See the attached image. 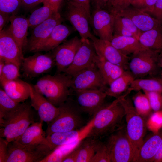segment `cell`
Here are the masks:
<instances>
[{
	"mask_svg": "<svg viewBox=\"0 0 162 162\" xmlns=\"http://www.w3.org/2000/svg\"><path fill=\"white\" fill-rule=\"evenodd\" d=\"M128 95L125 93L121 95L110 104L103 106L96 113L92 118V127L86 138L98 140L123 127L125 112L120 100Z\"/></svg>",
	"mask_w": 162,
	"mask_h": 162,
	"instance_id": "cell-1",
	"label": "cell"
},
{
	"mask_svg": "<svg viewBox=\"0 0 162 162\" xmlns=\"http://www.w3.org/2000/svg\"><path fill=\"white\" fill-rule=\"evenodd\" d=\"M71 79V77L64 73L46 75L38 79L34 86L48 101L58 107L68 99Z\"/></svg>",
	"mask_w": 162,
	"mask_h": 162,
	"instance_id": "cell-2",
	"label": "cell"
},
{
	"mask_svg": "<svg viewBox=\"0 0 162 162\" xmlns=\"http://www.w3.org/2000/svg\"><path fill=\"white\" fill-rule=\"evenodd\" d=\"M32 107L28 102L21 103L16 110L0 124V137L9 142L16 140L34 122Z\"/></svg>",
	"mask_w": 162,
	"mask_h": 162,
	"instance_id": "cell-3",
	"label": "cell"
},
{
	"mask_svg": "<svg viewBox=\"0 0 162 162\" xmlns=\"http://www.w3.org/2000/svg\"><path fill=\"white\" fill-rule=\"evenodd\" d=\"M120 102L125 110L126 132L133 148L134 158L144 141L146 130L145 123L129 98L124 97Z\"/></svg>",
	"mask_w": 162,
	"mask_h": 162,
	"instance_id": "cell-4",
	"label": "cell"
},
{
	"mask_svg": "<svg viewBox=\"0 0 162 162\" xmlns=\"http://www.w3.org/2000/svg\"><path fill=\"white\" fill-rule=\"evenodd\" d=\"M59 107L58 114L47 124L46 136L55 132L78 129L83 124L79 109L74 106L69 99Z\"/></svg>",
	"mask_w": 162,
	"mask_h": 162,
	"instance_id": "cell-5",
	"label": "cell"
},
{
	"mask_svg": "<svg viewBox=\"0 0 162 162\" xmlns=\"http://www.w3.org/2000/svg\"><path fill=\"white\" fill-rule=\"evenodd\" d=\"M52 151L47 146H29L14 140L8 143L6 162H40Z\"/></svg>",
	"mask_w": 162,
	"mask_h": 162,
	"instance_id": "cell-6",
	"label": "cell"
},
{
	"mask_svg": "<svg viewBox=\"0 0 162 162\" xmlns=\"http://www.w3.org/2000/svg\"><path fill=\"white\" fill-rule=\"evenodd\" d=\"M106 143L112 162H133V148L126 130L123 128L111 134Z\"/></svg>",
	"mask_w": 162,
	"mask_h": 162,
	"instance_id": "cell-7",
	"label": "cell"
},
{
	"mask_svg": "<svg viewBox=\"0 0 162 162\" xmlns=\"http://www.w3.org/2000/svg\"><path fill=\"white\" fill-rule=\"evenodd\" d=\"M160 52L145 49L132 54L128 67L135 78L153 74L156 70Z\"/></svg>",
	"mask_w": 162,
	"mask_h": 162,
	"instance_id": "cell-8",
	"label": "cell"
},
{
	"mask_svg": "<svg viewBox=\"0 0 162 162\" xmlns=\"http://www.w3.org/2000/svg\"><path fill=\"white\" fill-rule=\"evenodd\" d=\"M56 66L52 52L42 54L37 53L24 58L21 68L24 76L31 79L50 71Z\"/></svg>",
	"mask_w": 162,
	"mask_h": 162,
	"instance_id": "cell-9",
	"label": "cell"
},
{
	"mask_svg": "<svg viewBox=\"0 0 162 162\" xmlns=\"http://www.w3.org/2000/svg\"><path fill=\"white\" fill-rule=\"evenodd\" d=\"M89 39L81 38L82 43L72 63L64 73L72 77L83 70L96 65L98 54Z\"/></svg>",
	"mask_w": 162,
	"mask_h": 162,
	"instance_id": "cell-10",
	"label": "cell"
},
{
	"mask_svg": "<svg viewBox=\"0 0 162 162\" xmlns=\"http://www.w3.org/2000/svg\"><path fill=\"white\" fill-rule=\"evenodd\" d=\"M106 85L97 65L83 70L71 77V87L75 91L92 89L105 91Z\"/></svg>",
	"mask_w": 162,
	"mask_h": 162,
	"instance_id": "cell-11",
	"label": "cell"
},
{
	"mask_svg": "<svg viewBox=\"0 0 162 162\" xmlns=\"http://www.w3.org/2000/svg\"><path fill=\"white\" fill-rule=\"evenodd\" d=\"M82 42L81 38L76 36L52 51L56 67V74L64 73L71 64Z\"/></svg>",
	"mask_w": 162,
	"mask_h": 162,
	"instance_id": "cell-12",
	"label": "cell"
},
{
	"mask_svg": "<svg viewBox=\"0 0 162 162\" xmlns=\"http://www.w3.org/2000/svg\"><path fill=\"white\" fill-rule=\"evenodd\" d=\"M62 19L58 12L37 26L33 28L30 37L28 39L27 43L24 50L31 52H35L37 49L49 36L55 27L61 23Z\"/></svg>",
	"mask_w": 162,
	"mask_h": 162,
	"instance_id": "cell-13",
	"label": "cell"
},
{
	"mask_svg": "<svg viewBox=\"0 0 162 162\" xmlns=\"http://www.w3.org/2000/svg\"><path fill=\"white\" fill-rule=\"evenodd\" d=\"M24 57L9 28L0 32V60L10 63L20 68Z\"/></svg>",
	"mask_w": 162,
	"mask_h": 162,
	"instance_id": "cell-14",
	"label": "cell"
},
{
	"mask_svg": "<svg viewBox=\"0 0 162 162\" xmlns=\"http://www.w3.org/2000/svg\"><path fill=\"white\" fill-rule=\"evenodd\" d=\"M77 102L80 110L90 116L94 115L103 106L107 96L101 89L76 91Z\"/></svg>",
	"mask_w": 162,
	"mask_h": 162,
	"instance_id": "cell-15",
	"label": "cell"
},
{
	"mask_svg": "<svg viewBox=\"0 0 162 162\" xmlns=\"http://www.w3.org/2000/svg\"><path fill=\"white\" fill-rule=\"evenodd\" d=\"M90 20L94 33L99 38L110 41L113 35L114 16L104 9L95 8Z\"/></svg>",
	"mask_w": 162,
	"mask_h": 162,
	"instance_id": "cell-16",
	"label": "cell"
},
{
	"mask_svg": "<svg viewBox=\"0 0 162 162\" xmlns=\"http://www.w3.org/2000/svg\"><path fill=\"white\" fill-rule=\"evenodd\" d=\"M90 39L98 55L111 63L122 67L124 69L128 67L129 57L116 48L110 41L100 39L93 34Z\"/></svg>",
	"mask_w": 162,
	"mask_h": 162,
	"instance_id": "cell-17",
	"label": "cell"
},
{
	"mask_svg": "<svg viewBox=\"0 0 162 162\" xmlns=\"http://www.w3.org/2000/svg\"><path fill=\"white\" fill-rule=\"evenodd\" d=\"M30 104L38 112L40 119L47 124L51 122L58 114L59 107H56L47 99L34 87L30 84Z\"/></svg>",
	"mask_w": 162,
	"mask_h": 162,
	"instance_id": "cell-18",
	"label": "cell"
},
{
	"mask_svg": "<svg viewBox=\"0 0 162 162\" xmlns=\"http://www.w3.org/2000/svg\"><path fill=\"white\" fill-rule=\"evenodd\" d=\"M65 16L79 32L81 38H91L93 34L89 28L90 20L82 8L69 2Z\"/></svg>",
	"mask_w": 162,
	"mask_h": 162,
	"instance_id": "cell-19",
	"label": "cell"
},
{
	"mask_svg": "<svg viewBox=\"0 0 162 162\" xmlns=\"http://www.w3.org/2000/svg\"><path fill=\"white\" fill-rule=\"evenodd\" d=\"M92 118L80 129L66 132H56L47 135L46 138L50 143L52 151L60 146L74 141L79 138H86L93 126Z\"/></svg>",
	"mask_w": 162,
	"mask_h": 162,
	"instance_id": "cell-20",
	"label": "cell"
},
{
	"mask_svg": "<svg viewBox=\"0 0 162 162\" xmlns=\"http://www.w3.org/2000/svg\"><path fill=\"white\" fill-rule=\"evenodd\" d=\"M40 120V122H34L31 124L15 140L22 145L29 146H47L52 150L51 145L47 139L46 132L42 128L43 121Z\"/></svg>",
	"mask_w": 162,
	"mask_h": 162,
	"instance_id": "cell-21",
	"label": "cell"
},
{
	"mask_svg": "<svg viewBox=\"0 0 162 162\" xmlns=\"http://www.w3.org/2000/svg\"><path fill=\"white\" fill-rule=\"evenodd\" d=\"M116 16L125 17L130 19L141 32H145L162 25L156 19L146 12L131 5Z\"/></svg>",
	"mask_w": 162,
	"mask_h": 162,
	"instance_id": "cell-22",
	"label": "cell"
},
{
	"mask_svg": "<svg viewBox=\"0 0 162 162\" xmlns=\"http://www.w3.org/2000/svg\"><path fill=\"white\" fill-rule=\"evenodd\" d=\"M9 29L20 50L23 52L26 46L28 31L29 25L28 19L13 14L10 16Z\"/></svg>",
	"mask_w": 162,
	"mask_h": 162,
	"instance_id": "cell-23",
	"label": "cell"
},
{
	"mask_svg": "<svg viewBox=\"0 0 162 162\" xmlns=\"http://www.w3.org/2000/svg\"><path fill=\"white\" fill-rule=\"evenodd\" d=\"M162 142V134L156 133L144 140L133 162L153 161Z\"/></svg>",
	"mask_w": 162,
	"mask_h": 162,
	"instance_id": "cell-24",
	"label": "cell"
},
{
	"mask_svg": "<svg viewBox=\"0 0 162 162\" xmlns=\"http://www.w3.org/2000/svg\"><path fill=\"white\" fill-rule=\"evenodd\" d=\"M1 84L6 93L16 102H23L30 97V84L19 78L1 83Z\"/></svg>",
	"mask_w": 162,
	"mask_h": 162,
	"instance_id": "cell-25",
	"label": "cell"
},
{
	"mask_svg": "<svg viewBox=\"0 0 162 162\" xmlns=\"http://www.w3.org/2000/svg\"><path fill=\"white\" fill-rule=\"evenodd\" d=\"M70 28L60 23L54 28L49 36L37 49L35 52L52 51L65 40L71 33Z\"/></svg>",
	"mask_w": 162,
	"mask_h": 162,
	"instance_id": "cell-26",
	"label": "cell"
},
{
	"mask_svg": "<svg viewBox=\"0 0 162 162\" xmlns=\"http://www.w3.org/2000/svg\"><path fill=\"white\" fill-rule=\"evenodd\" d=\"M96 64L105 82L108 86L125 71L122 67L107 61L98 55Z\"/></svg>",
	"mask_w": 162,
	"mask_h": 162,
	"instance_id": "cell-27",
	"label": "cell"
},
{
	"mask_svg": "<svg viewBox=\"0 0 162 162\" xmlns=\"http://www.w3.org/2000/svg\"><path fill=\"white\" fill-rule=\"evenodd\" d=\"M110 41L116 48L127 56L146 49L134 37L113 35Z\"/></svg>",
	"mask_w": 162,
	"mask_h": 162,
	"instance_id": "cell-28",
	"label": "cell"
},
{
	"mask_svg": "<svg viewBox=\"0 0 162 162\" xmlns=\"http://www.w3.org/2000/svg\"><path fill=\"white\" fill-rule=\"evenodd\" d=\"M138 40L146 48L162 52V25L142 32Z\"/></svg>",
	"mask_w": 162,
	"mask_h": 162,
	"instance_id": "cell-29",
	"label": "cell"
},
{
	"mask_svg": "<svg viewBox=\"0 0 162 162\" xmlns=\"http://www.w3.org/2000/svg\"><path fill=\"white\" fill-rule=\"evenodd\" d=\"M135 79L130 72L125 71L123 74L110 83L105 92L107 96L118 98L127 91Z\"/></svg>",
	"mask_w": 162,
	"mask_h": 162,
	"instance_id": "cell-30",
	"label": "cell"
},
{
	"mask_svg": "<svg viewBox=\"0 0 162 162\" xmlns=\"http://www.w3.org/2000/svg\"><path fill=\"white\" fill-rule=\"evenodd\" d=\"M85 139L80 138L56 148L40 162H62L66 157L78 147Z\"/></svg>",
	"mask_w": 162,
	"mask_h": 162,
	"instance_id": "cell-31",
	"label": "cell"
},
{
	"mask_svg": "<svg viewBox=\"0 0 162 162\" xmlns=\"http://www.w3.org/2000/svg\"><path fill=\"white\" fill-rule=\"evenodd\" d=\"M155 91L162 94V83L159 78H135L126 92L128 94L132 91Z\"/></svg>",
	"mask_w": 162,
	"mask_h": 162,
	"instance_id": "cell-32",
	"label": "cell"
},
{
	"mask_svg": "<svg viewBox=\"0 0 162 162\" xmlns=\"http://www.w3.org/2000/svg\"><path fill=\"white\" fill-rule=\"evenodd\" d=\"M84 139L79 146L76 162H91L100 141L98 140L90 138Z\"/></svg>",
	"mask_w": 162,
	"mask_h": 162,
	"instance_id": "cell-33",
	"label": "cell"
},
{
	"mask_svg": "<svg viewBox=\"0 0 162 162\" xmlns=\"http://www.w3.org/2000/svg\"><path fill=\"white\" fill-rule=\"evenodd\" d=\"M21 103L11 98L2 89H0V124L18 108Z\"/></svg>",
	"mask_w": 162,
	"mask_h": 162,
	"instance_id": "cell-34",
	"label": "cell"
},
{
	"mask_svg": "<svg viewBox=\"0 0 162 162\" xmlns=\"http://www.w3.org/2000/svg\"><path fill=\"white\" fill-rule=\"evenodd\" d=\"M58 12L50 6L44 5L34 10L28 18L29 27L34 28Z\"/></svg>",
	"mask_w": 162,
	"mask_h": 162,
	"instance_id": "cell-35",
	"label": "cell"
},
{
	"mask_svg": "<svg viewBox=\"0 0 162 162\" xmlns=\"http://www.w3.org/2000/svg\"><path fill=\"white\" fill-rule=\"evenodd\" d=\"M132 99L134 105L140 115L142 117L150 114L152 109L148 99L144 92L138 91Z\"/></svg>",
	"mask_w": 162,
	"mask_h": 162,
	"instance_id": "cell-36",
	"label": "cell"
},
{
	"mask_svg": "<svg viewBox=\"0 0 162 162\" xmlns=\"http://www.w3.org/2000/svg\"><path fill=\"white\" fill-rule=\"evenodd\" d=\"M20 68L10 63H5L2 72L0 74V83L16 79L20 76Z\"/></svg>",
	"mask_w": 162,
	"mask_h": 162,
	"instance_id": "cell-37",
	"label": "cell"
},
{
	"mask_svg": "<svg viewBox=\"0 0 162 162\" xmlns=\"http://www.w3.org/2000/svg\"><path fill=\"white\" fill-rule=\"evenodd\" d=\"M91 162H112L110 152L106 143L100 141Z\"/></svg>",
	"mask_w": 162,
	"mask_h": 162,
	"instance_id": "cell-38",
	"label": "cell"
},
{
	"mask_svg": "<svg viewBox=\"0 0 162 162\" xmlns=\"http://www.w3.org/2000/svg\"><path fill=\"white\" fill-rule=\"evenodd\" d=\"M114 22L130 32L138 40L139 36L142 32L136 26L130 19L125 17L114 16Z\"/></svg>",
	"mask_w": 162,
	"mask_h": 162,
	"instance_id": "cell-39",
	"label": "cell"
},
{
	"mask_svg": "<svg viewBox=\"0 0 162 162\" xmlns=\"http://www.w3.org/2000/svg\"><path fill=\"white\" fill-rule=\"evenodd\" d=\"M147 97L152 110L159 111L162 107V93L155 91L143 92Z\"/></svg>",
	"mask_w": 162,
	"mask_h": 162,
	"instance_id": "cell-40",
	"label": "cell"
},
{
	"mask_svg": "<svg viewBox=\"0 0 162 162\" xmlns=\"http://www.w3.org/2000/svg\"><path fill=\"white\" fill-rule=\"evenodd\" d=\"M157 0H131V5L141 11L152 13Z\"/></svg>",
	"mask_w": 162,
	"mask_h": 162,
	"instance_id": "cell-41",
	"label": "cell"
},
{
	"mask_svg": "<svg viewBox=\"0 0 162 162\" xmlns=\"http://www.w3.org/2000/svg\"><path fill=\"white\" fill-rule=\"evenodd\" d=\"M21 0H0V11L13 14L21 5Z\"/></svg>",
	"mask_w": 162,
	"mask_h": 162,
	"instance_id": "cell-42",
	"label": "cell"
},
{
	"mask_svg": "<svg viewBox=\"0 0 162 162\" xmlns=\"http://www.w3.org/2000/svg\"><path fill=\"white\" fill-rule=\"evenodd\" d=\"M131 0H114L107 11L116 16L131 5Z\"/></svg>",
	"mask_w": 162,
	"mask_h": 162,
	"instance_id": "cell-43",
	"label": "cell"
},
{
	"mask_svg": "<svg viewBox=\"0 0 162 162\" xmlns=\"http://www.w3.org/2000/svg\"><path fill=\"white\" fill-rule=\"evenodd\" d=\"M90 0H68L69 2L81 8L86 13L88 18L90 20Z\"/></svg>",
	"mask_w": 162,
	"mask_h": 162,
	"instance_id": "cell-44",
	"label": "cell"
},
{
	"mask_svg": "<svg viewBox=\"0 0 162 162\" xmlns=\"http://www.w3.org/2000/svg\"><path fill=\"white\" fill-rule=\"evenodd\" d=\"M9 142L0 137V162H6Z\"/></svg>",
	"mask_w": 162,
	"mask_h": 162,
	"instance_id": "cell-45",
	"label": "cell"
},
{
	"mask_svg": "<svg viewBox=\"0 0 162 162\" xmlns=\"http://www.w3.org/2000/svg\"><path fill=\"white\" fill-rule=\"evenodd\" d=\"M113 35L123 36H132L136 38L134 35L122 26L114 22L113 28Z\"/></svg>",
	"mask_w": 162,
	"mask_h": 162,
	"instance_id": "cell-46",
	"label": "cell"
},
{
	"mask_svg": "<svg viewBox=\"0 0 162 162\" xmlns=\"http://www.w3.org/2000/svg\"><path fill=\"white\" fill-rule=\"evenodd\" d=\"M151 14L162 24V0H157Z\"/></svg>",
	"mask_w": 162,
	"mask_h": 162,
	"instance_id": "cell-47",
	"label": "cell"
},
{
	"mask_svg": "<svg viewBox=\"0 0 162 162\" xmlns=\"http://www.w3.org/2000/svg\"><path fill=\"white\" fill-rule=\"evenodd\" d=\"M44 0H21V5L26 8H32L39 4L43 3Z\"/></svg>",
	"mask_w": 162,
	"mask_h": 162,
	"instance_id": "cell-48",
	"label": "cell"
},
{
	"mask_svg": "<svg viewBox=\"0 0 162 162\" xmlns=\"http://www.w3.org/2000/svg\"><path fill=\"white\" fill-rule=\"evenodd\" d=\"M63 0H44V5L50 7L56 11H58L61 4Z\"/></svg>",
	"mask_w": 162,
	"mask_h": 162,
	"instance_id": "cell-49",
	"label": "cell"
},
{
	"mask_svg": "<svg viewBox=\"0 0 162 162\" xmlns=\"http://www.w3.org/2000/svg\"><path fill=\"white\" fill-rule=\"evenodd\" d=\"M79 146L66 157L62 162H76L79 152Z\"/></svg>",
	"mask_w": 162,
	"mask_h": 162,
	"instance_id": "cell-50",
	"label": "cell"
},
{
	"mask_svg": "<svg viewBox=\"0 0 162 162\" xmlns=\"http://www.w3.org/2000/svg\"><path fill=\"white\" fill-rule=\"evenodd\" d=\"M10 15V14L0 11V32L3 30L7 21L9 20Z\"/></svg>",
	"mask_w": 162,
	"mask_h": 162,
	"instance_id": "cell-51",
	"label": "cell"
},
{
	"mask_svg": "<svg viewBox=\"0 0 162 162\" xmlns=\"http://www.w3.org/2000/svg\"><path fill=\"white\" fill-rule=\"evenodd\" d=\"M108 0H92L95 8H100L107 10Z\"/></svg>",
	"mask_w": 162,
	"mask_h": 162,
	"instance_id": "cell-52",
	"label": "cell"
},
{
	"mask_svg": "<svg viewBox=\"0 0 162 162\" xmlns=\"http://www.w3.org/2000/svg\"><path fill=\"white\" fill-rule=\"evenodd\" d=\"M162 161V142L154 159L153 161L161 162Z\"/></svg>",
	"mask_w": 162,
	"mask_h": 162,
	"instance_id": "cell-53",
	"label": "cell"
},
{
	"mask_svg": "<svg viewBox=\"0 0 162 162\" xmlns=\"http://www.w3.org/2000/svg\"><path fill=\"white\" fill-rule=\"evenodd\" d=\"M5 64V63L3 60H0V74L2 72Z\"/></svg>",
	"mask_w": 162,
	"mask_h": 162,
	"instance_id": "cell-54",
	"label": "cell"
},
{
	"mask_svg": "<svg viewBox=\"0 0 162 162\" xmlns=\"http://www.w3.org/2000/svg\"><path fill=\"white\" fill-rule=\"evenodd\" d=\"M114 1V0H108V3H107V10L109 8L111 4L112 3V2Z\"/></svg>",
	"mask_w": 162,
	"mask_h": 162,
	"instance_id": "cell-55",
	"label": "cell"
},
{
	"mask_svg": "<svg viewBox=\"0 0 162 162\" xmlns=\"http://www.w3.org/2000/svg\"><path fill=\"white\" fill-rule=\"evenodd\" d=\"M159 80H160V81L162 83V78H159Z\"/></svg>",
	"mask_w": 162,
	"mask_h": 162,
	"instance_id": "cell-56",
	"label": "cell"
},
{
	"mask_svg": "<svg viewBox=\"0 0 162 162\" xmlns=\"http://www.w3.org/2000/svg\"><path fill=\"white\" fill-rule=\"evenodd\" d=\"M161 65H162V59H161Z\"/></svg>",
	"mask_w": 162,
	"mask_h": 162,
	"instance_id": "cell-57",
	"label": "cell"
},
{
	"mask_svg": "<svg viewBox=\"0 0 162 162\" xmlns=\"http://www.w3.org/2000/svg\"></svg>",
	"mask_w": 162,
	"mask_h": 162,
	"instance_id": "cell-58",
	"label": "cell"
}]
</instances>
